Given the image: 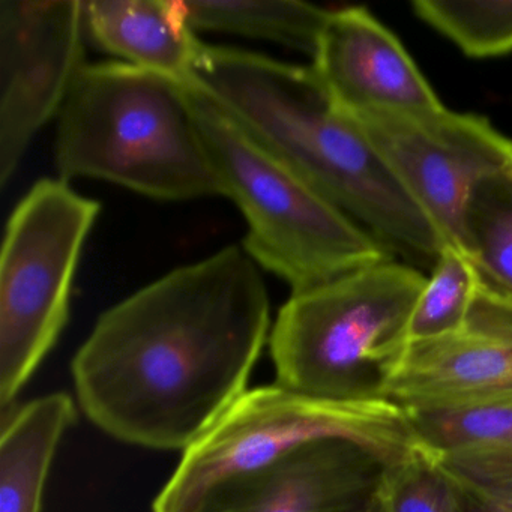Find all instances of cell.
<instances>
[{"instance_id": "6da1fadb", "label": "cell", "mask_w": 512, "mask_h": 512, "mask_svg": "<svg viewBox=\"0 0 512 512\" xmlns=\"http://www.w3.org/2000/svg\"><path fill=\"white\" fill-rule=\"evenodd\" d=\"M269 334L260 266L229 245L101 314L71 365L77 400L116 440L185 452L248 391Z\"/></svg>"}, {"instance_id": "7a4b0ae2", "label": "cell", "mask_w": 512, "mask_h": 512, "mask_svg": "<svg viewBox=\"0 0 512 512\" xmlns=\"http://www.w3.org/2000/svg\"><path fill=\"white\" fill-rule=\"evenodd\" d=\"M197 83L389 250L436 260L443 244L364 134L311 67L205 43Z\"/></svg>"}, {"instance_id": "3957f363", "label": "cell", "mask_w": 512, "mask_h": 512, "mask_svg": "<svg viewBox=\"0 0 512 512\" xmlns=\"http://www.w3.org/2000/svg\"><path fill=\"white\" fill-rule=\"evenodd\" d=\"M59 178L164 202L226 197L188 89L124 62L86 64L58 115Z\"/></svg>"}, {"instance_id": "277c9868", "label": "cell", "mask_w": 512, "mask_h": 512, "mask_svg": "<svg viewBox=\"0 0 512 512\" xmlns=\"http://www.w3.org/2000/svg\"><path fill=\"white\" fill-rule=\"evenodd\" d=\"M425 283L391 259L290 293L269 334L275 383L340 403L389 401Z\"/></svg>"}, {"instance_id": "5b68a950", "label": "cell", "mask_w": 512, "mask_h": 512, "mask_svg": "<svg viewBox=\"0 0 512 512\" xmlns=\"http://www.w3.org/2000/svg\"><path fill=\"white\" fill-rule=\"evenodd\" d=\"M187 89L226 197L247 221L242 248L260 268L301 292L392 259L382 241L251 136L199 83Z\"/></svg>"}, {"instance_id": "8992f818", "label": "cell", "mask_w": 512, "mask_h": 512, "mask_svg": "<svg viewBox=\"0 0 512 512\" xmlns=\"http://www.w3.org/2000/svg\"><path fill=\"white\" fill-rule=\"evenodd\" d=\"M349 439L392 461L419 446L403 407L392 401L340 403L274 383L245 392L184 452L152 512H206L230 488L296 449Z\"/></svg>"}, {"instance_id": "52a82bcc", "label": "cell", "mask_w": 512, "mask_h": 512, "mask_svg": "<svg viewBox=\"0 0 512 512\" xmlns=\"http://www.w3.org/2000/svg\"><path fill=\"white\" fill-rule=\"evenodd\" d=\"M100 209L65 179L46 178L8 220L0 259L2 416L67 326L77 266Z\"/></svg>"}, {"instance_id": "ba28073f", "label": "cell", "mask_w": 512, "mask_h": 512, "mask_svg": "<svg viewBox=\"0 0 512 512\" xmlns=\"http://www.w3.org/2000/svg\"><path fill=\"white\" fill-rule=\"evenodd\" d=\"M344 115L421 208L442 244L464 250L470 200L485 181L511 172L512 140L484 116L446 106Z\"/></svg>"}, {"instance_id": "9c48e42d", "label": "cell", "mask_w": 512, "mask_h": 512, "mask_svg": "<svg viewBox=\"0 0 512 512\" xmlns=\"http://www.w3.org/2000/svg\"><path fill=\"white\" fill-rule=\"evenodd\" d=\"M82 0H0V187L85 68Z\"/></svg>"}, {"instance_id": "30bf717a", "label": "cell", "mask_w": 512, "mask_h": 512, "mask_svg": "<svg viewBox=\"0 0 512 512\" xmlns=\"http://www.w3.org/2000/svg\"><path fill=\"white\" fill-rule=\"evenodd\" d=\"M503 397H512V296L481 275L463 328L410 343L388 400L422 407Z\"/></svg>"}, {"instance_id": "8fae6325", "label": "cell", "mask_w": 512, "mask_h": 512, "mask_svg": "<svg viewBox=\"0 0 512 512\" xmlns=\"http://www.w3.org/2000/svg\"><path fill=\"white\" fill-rule=\"evenodd\" d=\"M392 463L355 440H320L239 482L206 512H382Z\"/></svg>"}, {"instance_id": "7c38bea8", "label": "cell", "mask_w": 512, "mask_h": 512, "mask_svg": "<svg viewBox=\"0 0 512 512\" xmlns=\"http://www.w3.org/2000/svg\"><path fill=\"white\" fill-rule=\"evenodd\" d=\"M311 59L341 112L445 106L400 40L367 8L331 10Z\"/></svg>"}, {"instance_id": "4fadbf2b", "label": "cell", "mask_w": 512, "mask_h": 512, "mask_svg": "<svg viewBox=\"0 0 512 512\" xmlns=\"http://www.w3.org/2000/svg\"><path fill=\"white\" fill-rule=\"evenodd\" d=\"M83 16L97 49L185 88L196 85L205 43L173 0H86Z\"/></svg>"}, {"instance_id": "5bb4252c", "label": "cell", "mask_w": 512, "mask_h": 512, "mask_svg": "<svg viewBox=\"0 0 512 512\" xmlns=\"http://www.w3.org/2000/svg\"><path fill=\"white\" fill-rule=\"evenodd\" d=\"M76 419L65 392L35 398L2 416L0 512H40L56 449Z\"/></svg>"}, {"instance_id": "9a60e30c", "label": "cell", "mask_w": 512, "mask_h": 512, "mask_svg": "<svg viewBox=\"0 0 512 512\" xmlns=\"http://www.w3.org/2000/svg\"><path fill=\"white\" fill-rule=\"evenodd\" d=\"M193 32L268 41L313 58L331 10L304 0H176Z\"/></svg>"}, {"instance_id": "2e32d148", "label": "cell", "mask_w": 512, "mask_h": 512, "mask_svg": "<svg viewBox=\"0 0 512 512\" xmlns=\"http://www.w3.org/2000/svg\"><path fill=\"white\" fill-rule=\"evenodd\" d=\"M403 409L419 445L428 451L512 446V397Z\"/></svg>"}, {"instance_id": "e0dca14e", "label": "cell", "mask_w": 512, "mask_h": 512, "mask_svg": "<svg viewBox=\"0 0 512 512\" xmlns=\"http://www.w3.org/2000/svg\"><path fill=\"white\" fill-rule=\"evenodd\" d=\"M481 274L472 257L443 245L410 316L409 344L460 331L478 292Z\"/></svg>"}, {"instance_id": "ac0fdd59", "label": "cell", "mask_w": 512, "mask_h": 512, "mask_svg": "<svg viewBox=\"0 0 512 512\" xmlns=\"http://www.w3.org/2000/svg\"><path fill=\"white\" fill-rule=\"evenodd\" d=\"M412 11L467 58L512 55V0H415Z\"/></svg>"}, {"instance_id": "d6986e66", "label": "cell", "mask_w": 512, "mask_h": 512, "mask_svg": "<svg viewBox=\"0 0 512 512\" xmlns=\"http://www.w3.org/2000/svg\"><path fill=\"white\" fill-rule=\"evenodd\" d=\"M463 247L482 277L512 296V170L488 179L473 194Z\"/></svg>"}, {"instance_id": "ffe728a7", "label": "cell", "mask_w": 512, "mask_h": 512, "mask_svg": "<svg viewBox=\"0 0 512 512\" xmlns=\"http://www.w3.org/2000/svg\"><path fill=\"white\" fill-rule=\"evenodd\" d=\"M382 512H460L457 487L421 445L389 464Z\"/></svg>"}, {"instance_id": "44dd1931", "label": "cell", "mask_w": 512, "mask_h": 512, "mask_svg": "<svg viewBox=\"0 0 512 512\" xmlns=\"http://www.w3.org/2000/svg\"><path fill=\"white\" fill-rule=\"evenodd\" d=\"M428 452L452 481L512 508V446H467Z\"/></svg>"}, {"instance_id": "7402d4cb", "label": "cell", "mask_w": 512, "mask_h": 512, "mask_svg": "<svg viewBox=\"0 0 512 512\" xmlns=\"http://www.w3.org/2000/svg\"><path fill=\"white\" fill-rule=\"evenodd\" d=\"M454 484L457 487L460 512H512V508H508V506L485 499V497L461 487L457 482H454Z\"/></svg>"}]
</instances>
